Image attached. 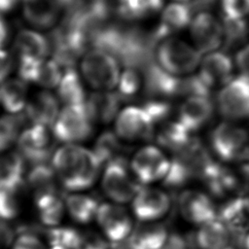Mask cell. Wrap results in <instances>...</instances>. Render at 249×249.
<instances>
[{
  "label": "cell",
  "instance_id": "obj_1",
  "mask_svg": "<svg viewBox=\"0 0 249 249\" xmlns=\"http://www.w3.org/2000/svg\"><path fill=\"white\" fill-rule=\"evenodd\" d=\"M52 168L58 184L69 193L87 192L98 181L103 165L93 151L65 144L52 156Z\"/></svg>",
  "mask_w": 249,
  "mask_h": 249
},
{
  "label": "cell",
  "instance_id": "obj_2",
  "mask_svg": "<svg viewBox=\"0 0 249 249\" xmlns=\"http://www.w3.org/2000/svg\"><path fill=\"white\" fill-rule=\"evenodd\" d=\"M201 53L186 42L168 37L161 40L155 50V60L167 73L180 77L192 73L200 63Z\"/></svg>",
  "mask_w": 249,
  "mask_h": 249
},
{
  "label": "cell",
  "instance_id": "obj_3",
  "mask_svg": "<svg viewBox=\"0 0 249 249\" xmlns=\"http://www.w3.org/2000/svg\"><path fill=\"white\" fill-rule=\"evenodd\" d=\"M213 153L225 162H249V130L233 122L219 124L210 135Z\"/></svg>",
  "mask_w": 249,
  "mask_h": 249
},
{
  "label": "cell",
  "instance_id": "obj_4",
  "mask_svg": "<svg viewBox=\"0 0 249 249\" xmlns=\"http://www.w3.org/2000/svg\"><path fill=\"white\" fill-rule=\"evenodd\" d=\"M14 52L18 73L23 81H30L33 78L38 67L51 53L48 38L30 30H21L17 35Z\"/></svg>",
  "mask_w": 249,
  "mask_h": 249
},
{
  "label": "cell",
  "instance_id": "obj_5",
  "mask_svg": "<svg viewBox=\"0 0 249 249\" xmlns=\"http://www.w3.org/2000/svg\"><path fill=\"white\" fill-rule=\"evenodd\" d=\"M100 186L108 201L122 205L130 203L141 187L127 166L126 160H116L105 164L100 175Z\"/></svg>",
  "mask_w": 249,
  "mask_h": 249
},
{
  "label": "cell",
  "instance_id": "obj_6",
  "mask_svg": "<svg viewBox=\"0 0 249 249\" xmlns=\"http://www.w3.org/2000/svg\"><path fill=\"white\" fill-rule=\"evenodd\" d=\"M93 124L86 103L66 105L59 112L53 125V134L55 140L77 145L90 137L93 132Z\"/></svg>",
  "mask_w": 249,
  "mask_h": 249
},
{
  "label": "cell",
  "instance_id": "obj_7",
  "mask_svg": "<svg viewBox=\"0 0 249 249\" xmlns=\"http://www.w3.org/2000/svg\"><path fill=\"white\" fill-rule=\"evenodd\" d=\"M134 220L124 205L105 201L100 203L94 222L105 239L116 245L131 236L135 227Z\"/></svg>",
  "mask_w": 249,
  "mask_h": 249
},
{
  "label": "cell",
  "instance_id": "obj_8",
  "mask_svg": "<svg viewBox=\"0 0 249 249\" xmlns=\"http://www.w3.org/2000/svg\"><path fill=\"white\" fill-rule=\"evenodd\" d=\"M81 70L85 80L98 90L114 89L121 75L118 60L111 54L96 49H91L85 53Z\"/></svg>",
  "mask_w": 249,
  "mask_h": 249
},
{
  "label": "cell",
  "instance_id": "obj_9",
  "mask_svg": "<svg viewBox=\"0 0 249 249\" xmlns=\"http://www.w3.org/2000/svg\"><path fill=\"white\" fill-rule=\"evenodd\" d=\"M171 160L156 146L139 149L129 162V169L141 186H154L163 181L170 169Z\"/></svg>",
  "mask_w": 249,
  "mask_h": 249
},
{
  "label": "cell",
  "instance_id": "obj_10",
  "mask_svg": "<svg viewBox=\"0 0 249 249\" xmlns=\"http://www.w3.org/2000/svg\"><path fill=\"white\" fill-rule=\"evenodd\" d=\"M171 205V197L165 190L141 186L130 202V212L137 222H160L169 213Z\"/></svg>",
  "mask_w": 249,
  "mask_h": 249
},
{
  "label": "cell",
  "instance_id": "obj_11",
  "mask_svg": "<svg viewBox=\"0 0 249 249\" xmlns=\"http://www.w3.org/2000/svg\"><path fill=\"white\" fill-rule=\"evenodd\" d=\"M220 114L231 122L249 119V79L239 75L220 90L217 97Z\"/></svg>",
  "mask_w": 249,
  "mask_h": 249
},
{
  "label": "cell",
  "instance_id": "obj_12",
  "mask_svg": "<svg viewBox=\"0 0 249 249\" xmlns=\"http://www.w3.org/2000/svg\"><path fill=\"white\" fill-rule=\"evenodd\" d=\"M177 206L182 219L196 228L218 216V208L212 197L196 189L184 190L178 196Z\"/></svg>",
  "mask_w": 249,
  "mask_h": 249
},
{
  "label": "cell",
  "instance_id": "obj_13",
  "mask_svg": "<svg viewBox=\"0 0 249 249\" xmlns=\"http://www.w3.org/2000/svg\"><path fill=\"white\" fill-rule=\"evenodd\" d=\"M155 128L151 117L142 107L128 106L123 109L116 118V134L124 141L153 139Z\"/></svg>",
  "mask_w": 249,
  "mask_h": 249
},
{
  "label": "cell",
  "instance_id": "obj_14",
  "mask_svg": "<svg viewBox=\"0 0 249 249\" xmlns=\"http://www.w3.org/2000/svg\"><path fill=\"white\" fill-rule=\"evenodd\" d=\"M48 128L44 125L33 124L27 126L20 134L18 147L24 160L36 165L46 163L53 156L55 138L51 135Z\"/></svg>",
  "mask_w": 249,
  "mask_h": 249
},
{
  "label": "cell",
  "instance_id": "obj_15",
  "mask_svg": "<svg viewBox=\"0 0 249 249\" xmlns=\"http://www.w3.org/2000/svg\"><path fill=\"white\" fill-rule=\"evenodd\" d=\"M190 31L196 49L202 53H210L223 45V24L209 12L196 14L190 24Z\"/></svg>",
  "mask_w": 249,
  "mask_h": 249
},
{
  "label": "cell",
  "instance_id": "obj_16",
  "mask_svg": "<svg viewBox=\"0 0 249 249\" xmlns=\"http://www.w3.org/2000/svg\"><path fill=\"white\" fill-rule=\"evenodd\" d=\"M233 63L227 53L213 52L207 53L200 63L198 76L212 90L225 87L232 78Z\"/></svg>",
  "mask_w": 249,
  "mask_h": 249
},
{
  "label": "cell",
  "instance_id": "obj_17",
  "mask_svg": "<svg viewBox=\"0 0 249 249\" xmlns=\"http://www.w3.org/2000/svg\"><path fill=\"white\" fill-rule=\"evenodd\" d=\"M143 72L144 89L149 98L167 100L170 97L179 96L180 77L167 73L156 61Z\"/></svg>",
  "mask_w": 249,
  "mask_h": 249
},
{
  "label": "cell",
  "instance_id": "obj_18",
  "mask_svg": "<svg viewBox=\"0 0 249 249\" xmlns=\"http://www.w3.org/2000/svg\"><path fill=\"white\" fill-rule=\"evenodd\" d=\"M22 114L28 126L33 124L52 126L59 114L58 99L48 90L39 91L27 101Z\"/></svg>",
  "mask_w": 249,
  "mask_h": 249
},
{
  "label": "cell",
  "instance_id": "obj_19",
  "mask_svg": "<svg viewBox=\"0 0 249 249\" xmlns=\"http://www.w3.org/2000/svg\"><path fill=\"white\" fill-rule=\"evenodd\" d=\"M214 114V104L210 97L191 96L181 105L177 121L191 133L207 124Z\"/></svg>",
  "mask_w": 249,
  "mask_h": 249
},
{
  "label": "cell",
  "instance_id": "obj_20",
  "mask_svg": "<svg viewBox=\"0 0 249 249\" xmlns=\"http://www.w3.org/2000/svg\"><path fill=\"white\" fill-rule=\"evenodd\" d=\"M194 13L187 3L175 2L167 5L161 13L159 25L152 32L156 42L171 37L191 24Z\"/></svg>",
  "mask_w": 249,
  "mask_h": 249
},
{
  "label": "cell",
  "instance_id": "obj_21",
  "mask_svg": "<svg viewBox=\"0 0 249 249\" xmlns=\"http://www.w3.org/2000/svg\"><path fill=\"white\" fill-rule=\"evenodd\" d=\"M121 103L122 100L116 91L98 90L88 97L86 107L93 123L108 124L120 113Z\"/></svg>",
  "mask_w": 249,
  "mask_h": 249
},
{
  "label": "cell",
  "instance_id": "obj_22",
  "mask_svg": "<svg viewBox=\"0 0 249 249\" xmlns=\"http://www.w3.org/2000/svg\"><path fill=\"white\" fill-rule=\"evenodd\" d=\"M231 237L228 226L216 218L197 227L195 242L198 249H226L231 246Z\"/></svg>",
  "mask_w": 249,
  "mask_h": 249
},
{
  "label": "cell",
  "instance_id": "obj_23",
  "mask_svg": "<svg viewBox=\"0 0 249 249\" xmlns=\"http://www.w3.org/2000/svg\"><path fill=\"white\" fill-rule=\"evenodd\" d=\"M66 214L79 225H88L95 221L100 203L86 192L69 193L64 198Z\"/></svg>",
  "mask_w": 249,
  "mask_h": 249
},
{
  "label": "cell",
  "instance_id": "obj_24",
  "mask_svg": "<svg viewBox=\"0 0 249 249\" xmlns=\"http://www.w3.org/2000/svg\"><path fill=\"white\" fill-rule=\"evenodd\" d=\"M129 238L143 249H164L170 233L161 222H137Z\"/></svg>",
  "mask_w": 249,
  "mask_h": 249
},
{
  "label": "cell",
  "instance_id": "obj_25",
  "mask_svg": "<svg viewBox=\"0 0 249 249\" xmlns=\"http://www.w3.org/2000/svg\"><path fill=\"white\" fill-rule=\"evenodd\" d=\"M60 8L55 0H23L26 20L38 28H51L58 18Z\"/></svg>",
  "mask_w": 249,
  "mask_h": 249
},
{
  "label": "cell",
  "instance_id": "obj_26",
  "mask_svg": "<svg viewBox=\"0 0 249 249\" xmlns=\"http://www.w3.org/2000/svg\"><path fill=\"white\" fill-rule=\"evenodd\" d=\"M154 137L160 146L178 154L188 148L196 139L178 121L162 123Z\"/></svg>",
  "mask_w": 249,
  "mask_h": 249
},
{
  "label": "cell",
  "instance_id": "obj_27",
  "mask_svg": "<svg viewBox=\"0 0 249 249\" xmlns=\"http://www.w3.org/2000/svg\"><path fill=\"white\" fill-rule=\"evenodd\" d=\"M34 198L42 224L50 229L60 226L66 214L64 198L57 192L40 195Z\"/></svg>",
  "mask_w": 249,
  "mask_h": 249
},
{
  "label": "cell",
  "instance_id": "obj_28",
  "mask_svg": "<svg viewBox=\"0 0 249 249\" xmlns=\"http://www.w3.org/2000/svg\"><path fill=\"white\" fill-rule=\"evenodd\" d=\"M27 85L21 79H10L0 84V105L10 113L21 112L27 103Z\"/></svg>",
  "mask_w": 249,
  "mask_h": 249
},
{
  "label": "cell",
  "instance_id": "obj_29",
  "mask_svg": "<svg viewBox=\"0 0 249 249\" xmlns=\"http://www.w3.org/2000/svg\"><path fill=\"white\" fill-rule=\"evenodd\" d=\"M163 5V0H119L117 16L124 20L133 21L157 14Z\"/></svg>",
  "mask_w": 249,
  "mask_h": 249
},
{
  "label": "cell",
  "instance_id": "obj_30",
  "mask_svg": "<svg viewBox=\"0 0 249 249\" xmlns=\"http://www.w3.org/2000/svg\"><path fill=\"white\" fill-rule=\"evenodd\" d=\"M57 94L59 99L66 105L86 103V90L79 74L74 68L66 70L63 74L57 86Z\"/></svg>",
  "mask_w": 249,
  "mask_h": 249
},
{
  "label": "cell",
  "instance_id": "obj_31",
  "mask_svg": "<svg viewBox=\"0 0 249 249\" xmlns=\"http://www.w3.org/2000/svg\"><path fill=\"white\" fill-rule=\"evenodd\" d=\"M125 148L116 133L107 130L97 138L92 151L104 166L116 160H125L124 156Z\"/></svg>",
  "mask_w": 249,
  "mask_h": 249
},
{
  "label": "cell",
  "instance_id": "obj_32",
  "mask_svg": "<svg viewBox=\"0 0 249 249\" xmlns=\"http://www.w3.org/2000/svg\"><path fill=\"white\" fill-rule=\"evenodd\" d=\"M25 160L19 153L7 154L0 161V184L21 188L24 184Z\"/></svg>",
  "mask_w": 249,
  "mask_h": 249
},
{
  "label": "cell",
  "instance_id": "obj_33",
  "mask_svg": "<svg viewBox=\"0 0 249 249\" xmlns=\"http://www.w3.org/2000/svg\"><path fill=\"white\" fill-rule=\"evenodd\" d=\"M27 184L34 192V196L57 192L56 186L58 184L55 174L47 163L36 164L27 175Z\"/></svg>",
  "mask_w": 249,
  "mask_h": 249
},
{
  "label": "cell",
  "instance_id": "obj_34",
  "mask_svg": "<svg viewBox=\"0 0 249 249\" xmlns=\"http://www.w3.org/2000/svg\"><path fill=\"white\" fill-rule=\"evenodd\" d=\"M224 53L242 48L249 35V23L246 19H223ZM238 49V50H239Z\"/></svg>",
  "mask_w": 249,
  "mask_h": 249
},
{
  "label": "cell",
  "instance_id": "obj_35",
  "mask_svg": "<svg viewBox=\"0 0 249 249\" xmlns=\"http://www.w3.org/2000/svg\"><path fill=\"white\" fill-rule=\"evenodd\" d=\"M21 188L0 184V219L4 221L16 218L20 211Z\"/></svg>",
  "mask_w": 249,
  "mask_h": 249
},
{
  "label": "cell",
  "instance_id": "obj_36",
  "mask_svg": "<svg viewBox=\"0 0 249 249\" xmlns=\"http://www.w3.org/2000/svg\"><path fill=\"white\" fill-rule=\"evenodd\" d=\"M25 124L27 125V123L22 112L0 118V152L10 148L18 139L19 128Z\"/></svg>",
  "mask_w": 249,
  "mask_h": 249
},
{
  "label": "cell",
  "instance_id": "obj_37",
  "mask_svg": "<svg viewBox=\"0 0 249 249\" xmlns=\"http://www.w3.org/2000/svg\"><path fill=\"white\" fill-rule=\"evenodd\" d=\"M141 76L139 71L132 68H125L120 75L117 94L122 102L132 100L141 87Z\"/></svg>",
  "mask_w": 249,
  "mask_h": 249
},
{
  "label": "cell",
  "instance_id": "obj_38",
  "mask_svg": "<svg viewBox=\"0 0 249 249\" xmlns=\"http://www.w3.org/2000/svg\"><path fill=\"white\" fill-rule=\"evenodd\" d=\"M83 232L70 227L51 228L47 231L50 245H61L68 249H76Z\"/></svg>",
  "mask_w": 249,
  "mask_h": 249
},
{
  "label": "cell",
  "instance_id": "obj_39",
  "mask_svg": "<svg viewBox=\"0 0 249 249\" xmlns=\"http://www.w3.org/2000/svg\"><path fill=\"white\" fill-rule=\"evenodd\" d=\"M61 78V68L58 64L53 59L45 60L40 66L35 83L44 88L52 89L59 85Z\"/></svg>",
  "mask_w": 249,
  "mask_h": 249
},
{
  "label": "cell",
  "instance_id": "obj_40",
  "mask_svg": "<svg viewBox=\"0 0 249 249\" xmlns=\"http://www.w3.org/2000/svg\"><path fill=\"white\" fill-rule=\"evenodd\" d=\"M223 19H245L249 16V0H221Z\"/></svg>",
  "mask_w": 249,
  "mask_h": 249
},
{
  "label": "cell",
  "instance_id": "obj_41",
  "mask_svg": "<svg viewBox=\"0 0 249 249\" xmlns=\"http://www.w3.org/2000/svg\"><path fill=\"white\" fill-rule=\"evenodd\" d=\"M76 249H112V245L101 233L85 232Z\"/></svg>",
  "mask_w": 249,
  "mask_h": 249
},
{
  "label": "cell",
  "instance_id": "obj_42",
  "mask_svg": "<svg viewBox=\"0 0 249 249\" xmlns=\"http://www.w3.org/2000/svg\"><path fill=\"white\" fill-rule=\"evenodd\" d=\"M12 249H48L40 237L31 232L19 234L12 243Z\"/></svg>",
  "mask_w": 249,
  "mask_h": 249
},
{
  "label": "cell",
  "instance_id": "obj_43",
  "mask_svg": "<svg viewBox=\"0 0 249 249\" xmlns=\"http://www.w3.org/2000/svg\"><path fill=\"white\" fill-rule=\"evenodd\" d=\"M235 65L240 75L249 79V44H245L236 52Z\"/></svg>",
  "mask_w": 249,
  "mask_h": 249
},
{
  "label": "cell",
  "instance_id": "obj_44",
  "mask_svg": "<svg viewBox=\"0 0 249 249\" xmlns=\"http://www.w3.org/2000/svg\"><path fill=\"white\" fill-rule=\"evenodd\" d=\"M13 66L14 61L11 55L3 49H0V83L6 81V78L10 75Z\"/></svg>",
  "mask_w": 249,
  "mask_h": 249
},
{
  "label": "cell",
  "instance_id": "obj_45",
  "mask_svg": "<svg viewBox=\"0 0 249 249\" xmlns=\"http://www.w3.org/2000/svg\"><path fill=\"white\" fill-rule=\"evenodd\" d=\"M14 237V232L11 227L6 223V221L0 219V248H4L12 244Z\"/></svg>",
  "mask_w": 249,
  "mask_h": 249
},
{
  "label": "cell",
  "instance_id": "obj_46",
  "mask_svg": "<svg viewBox=\"0 0 249 249\" xmlns=\"http://www.w3.org/2000/svg\"><path fill=\"white\" fill-rule=\"evenodd\" d=\"M58 7L66 11V13L80 10L87 6L89 0H55Z\"/></svg>",
  "mask_w": 249,
  "mask_h": 249
},
{
  "label": "cell",
  "instance_id": "obj_47",
  "mask_svg": "<svg viewBox=\"0 0 249 249\" xmlns=\"http://www.w3.org/2000/svg\"><path fill=\"white\" fill-rule=\"evenodd\" d=\"M217 2V0H191L189 3H187L192 12L195 13H203L208 12L210 8L213 7V5Z\"/></svg>",
  "mask_w": 249,
  "mask_h": 249
},
{
  "label": "cell",
  "instance_id": "obj_48",
  "mask_svg": "<svg viewBox=\"0 0 249 249\" xmlns=\"http://www.w3.org/2000/svg\"><path fill=\"white\" fill-rule=\"evenodd\" d=\"M9 39V25L4 18L0 15V49L7 43Z\"/></svg>",
  "mask_w": 249,
  "mask_h": 249
},
{
  "label": "cell",
  "instance_id": "obj_49",
  "mask_svg": "<svg viewBox=\"0 0 249 249\" xmlns=\"http://www.w3.org/2000/svg\"><path fill=\"white\" fill-rule=\"evenodd\" d=\"M20 0H0V13H9L13 11Z\"/></svg>",
  "mask_w": 249,
  "mask_h": 249
},
{
  "label": "cell",
  "instance_id": "obj_50",
  "mask_svg": "<svg viewBox=\"0 0 249 249\" xmlns=\"http://www.w3.org/2000/svg\"><path fill=\"white\" fill-rule=\"evenodd\" d=\"M112 249H143L142 247H140L137 243H135L133 240H131L130 238H128L127 240L121 242L119 244L113 245Z\"/></svg>",
  "mask_w": 249,
  "mask_h": 249
},
{
  "label": "cell",
  "instance_id": "obj_51",
  "mask_svg": "<svg viewBox=\"0 0 249 249\" xmlns=\"http://www.w3.org/2000/svg\"><path fill=\"white\" fill-rule=\"evenodd\" d=\"M242 197V203H243V208L246 213V215L249 218V194H245L244 196H241Z\"/></svg>",
  "mask_w": 249,
  "mask_h": 249
},
{
  "label": "cell",
  "instance_id": "obj_52",
  "mask_svg": "<svg viewBox=\"0 0 249 249\" xmlns=\"http://www.w3.org/2000/svg\"><path fill=\"white\" fill-rule=\"evenodd\" d=\"M243 247L244 249H249V230L243 237Z\"/></svg>",
  "mask_w": 249,
  "mask_h": 249
},
{
  "label": "cell",
  "instance_id": "obj_53",
  "mask_svg": "<svg viewBox=\"0 0 249 249\" xmlns=\"http://www.w3.org/2000/svg\"><path fill=\"white\" fill-rule=\"evenodd\" d=\"M48 249H68V248L61 246V245H50V247Z\"/></svg>",
  "mask_w": 249,
  "mask_h": 249
},
{
  "label": "cell",
  "instance_id": "obj_54",
  "mask_svg": "<svg viewBox=\"0 0 249 249\" xmlns=\"http://www.w3.org/2000/svg\"><path fill=\"white\" fill-rule=\"evenodd\" d=\"M177 2H182V3H189L191 0H175Z\"/></svg>",
  "mask_w": 249,
  "mask_h": 249
},
{
  "label": "cell",
  "instance_id": "obj_55",
  "mask_svg": "<svg viewBox=\"0 0 249 249\" xmlns=\"http://www.w3.org/2000/svg\"><path fill=\"white\" fill-rule=\"evenodd\" d=\"M226 249H235L234 247H231V246H230V247H228V248H226Z\"/></svg>",
  "mask_w": 249,
  "mask_h": 249
}]
</instances>
